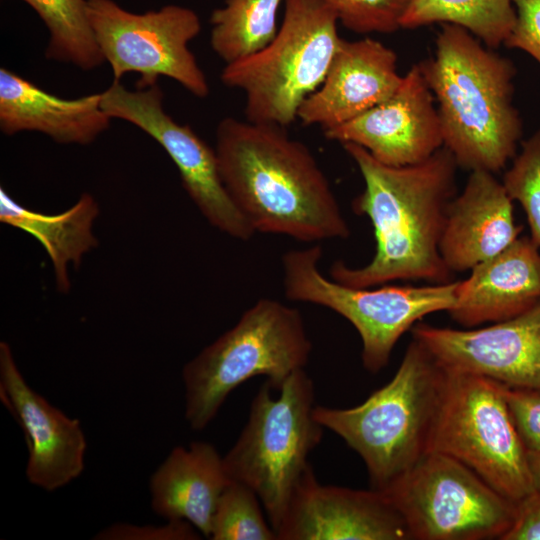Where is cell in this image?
<instances>
[{"label": "cell", "instance_id": "cell-28", "mask_svg": "<svg viewBox=\"0 0 540 540\" xmlns=\"http://www.w3.org/2000/svg\"><path fill=\"white\" fill-rule=\"evenodd\" d=\"M347 29L360 33H392L401 28L409 0H322Z\"/></svg>", "mask_w": 540, "mask_h": 540}, {"label": "cell", "instance_id": "cell-7", "mask_svg": "<svg viewBox=\"0 0 540 540\" xmlns=\"http://www.w3.org/2000/svg\"><path fill=\"white\" fill-rule=\"evenodd\" d=\"M274 39L255 54L226 64L220 79L245 95L246 120L288 127L323 82L339 37L335 12L322 0H285Z\"/></svg>", "mask_w": 540, "mask_h": 540}, {"label": "cell", "instance_id": "cell-8", "mask_svg": "<svg viewBox=\"0 0 540 540\" xmlns=\"http://www.w3.org/2000/svg\"><path fill=\"white\" fill-rule=\"evenodd\" d=\"M321 258L319 245L282 255L285 296L326 307L348 320L362 341L363 366L372 373L387 366L396 343L417 321L455 305L458 281L419 287H350L323 275Z\"/></svg>", "mask_w": 540, "mask_h": 540}, {"label": "cell", "instance_id": "cell-22", "mask_svg": "<svg viewBox=\"0 0 540 540\" xmlns=\"http://www.w3.org/2000/svg\"><path fill=\"white\" fill-rule=\"evenodd\" d=\"M98 213V204L88 193L61 213L45 214L24 207L0 189V221L41 243L52 262L57 288L64 293L70 288L69 264L78 267L83 255L97 245L92 228Z\"/></svg>", "mask_w": 540, "mask_h": 540}, {"label": "cell", "instance_id": "cell-2", "mask_svg": "<svg viewBox=\"0 0 540 540\" xmlns=\"http://www.w3.org/2000/svg\"><path fill=\"white\" fill-rule=\"evenodd\" d=\"M215 150L225 187L255 233L306 243L350 236L328 178L286 127L226 117Z\"/></svg>", "mask_w": 540, "mask_h": 540}, {"label": "cell", "instance_id": "cell-30", "mask_svg": "<svg viewBox=\"0 0 540 540\" xmlns=\"http://www.w3.org/2000/svg\"><path fill=\"white\" fill-rule=\"evenodd\" d=\"M516 20L504 45L529 54L540 65V0H512Z\"/></svg>", "mask_w": 540, "mask_h": 540}, {"label": "cell", "instance_id": "cell-25", "mask_svg": "<svg viewBox=\"0 0 540 540\" xmlns=\"http://www.w3.org/2000/svg\"><path fill=\"white\" fill-rule=\"evenodd\" d=\"M40 17L49 32L48 60L82 70L105 62L90 25L87 0H22Z\"/></svg>", "mask_w": 540, "mask_h": 540}, {"label": "cell", "instance_id": "cell-17", "mask_svg": "<svg viewBox=\"0 0 540 540\" xmlns=\"http://www.w3.org/2000/svg\"><path fill=\"white\" fill-rule=\"evenodd\" d=\"M396 53L382 42L341 40L322 84L298 111L323 131L342 125L387 100L400 86Z\"/></svg>", "mask_w": 540, "mask_h": 540}, {"label": "cell", "instance_id": "cell-6", "mask_svg": "<svg viewBox=\"0 0 540 540\" xmlns=\"http://www.w3.org/2000/svg\"><path fill=\"white\" fill-rule=\"evenodd\" d=\"M273 390L268 381L260 387L246 425L223 460L230 480L257 494L277 534L311 468L308 457L323 427L313 416L314 385L304 369L292 373L277 395Z\"/></svg>", "mask_w": 540, "mask_h": 540}, {"label": "cell", "instance_id": "cell-24", "mask_svg": "<svg viewBox=\"0 0 540 540\" xmlns=\"http://www.w3.org/2000/svg\"><path fill=\"white\" fill-rule=\"evenodd\" d=\"M285 0H226L210 16V45L225 65L255 54L276 36Z\"/></svg>", "mask_w": 540, "mask_h": 540}, {"label": "cell", "instance_id": "cell-32", "mask_svg": "<svg viewBox=\"0 0 540 540\" xmlns=\"http://www.w3.org/2000/svg\"><path fill=\"white\" fill-rule=\"evenodd\" d=\"M502 540H540V494L532 493L517 504L515 521Z\"/></svg>", "mask_w": 540, "mask_h": 540}, {"label": "cell", "instance_id": "cell-15", "mask_svg": "<svg viewBox=\"0 0 540 540\" xmlns=\"http://www.w3.org/2000/svg\"><path fill=\"white\" fill-rule=\"evenodd\" d=\"M278 540H409L407 524L381 491L320 484L310 468L277 530Z\"/></svg>", "mask_w": 540, "mask_h": 540}, {"label": "cell", "instance_id": "cell-10", "mask_svg": "<svg viewBox=\"0 0 540 540\" xmlns=\"http://www.w3.org/2000/svg\"><path fill=\"white\" fill-rule=\"evenodd\" d=\"M379 491L401 513L416 540H502L517 515L516 503L440 452L425 454Z\"/></svg>", "mask_w": 540, "mask_h": 540}, {"label": "cell", "instance_id": "cell-11", "mask_svg": "<svg viewBox=\"0 0 540 540\" xmlns=\"http://www.w3.org/2000/svg\"><path fill=\"white\" fill-rule=\"evenodd\" d=\"M87 11L99 49L114 76L140 74L136 87L175 80L199 98L209 94L207 78L189 49L201 22L190 8L169 4L134 13L113 0H87Z\"/></svg>", "mask_w": 540, "mask_h": 540}, {"label": "cell", "instance_id": "cell-5", "mask_svg": "<svg viewBox=\"0 0 540 540\" xmlns=\"http://www.w3.org/2000/svg\"><path fill=\"white\" fill-rule=\"evenodd\" d=\"M311 351L301 312L275 299H259L184 366L188 425L203 430L227 396L250 378L266 376L279 389L292 373L304 369Z\"/></svg>", "mask_w": 540, "mask_h": 540}, {"label": "cell", "instance_id": "cell-1", "mask_svg": "<svg viewBox=\"0 0 540 540\" xmlns=\"http://www.w3.org/2000/svg\"><path fill=\"white\" fill-rule=\"evenodd\" d=\"M343 148L364 181L352 208L370 220L376 248L361 267L333 262L330 277L357 288L396 280L451 282L453 273L439 251L447 209L456 196L458 165L450 151L443 146L421 162L390 166L359 145L346 143Z\"/></svg>", "mask_w": 540, "mask_h": 540}, {"label": "cell", "instance_id": "cell-13", "mask_svg": "<svg viewBox=\"0 0 540 540\" xmlns=\"http://www.w3.org/2000/svg\"><path fill=\"white\" fill-rule=\"evenodd\" d=\"M411 332L445 368L509 387L540 390V303L487 327L452 329L418 323Z\"/></svg>", "mask_w": 540, "mask_h": 540}, {"label": "cell", "instance_id": "cell-4", "mask_svg": "<svg viewBox=\"0 0 540 540\" xmlns=\"http://www.w3.org/2000/svg\"><path fill=\"white\" fill-rule=\"evenodd\" d=\"M446 378V368L413 339L393 378L363 403L315 405L313 416L362 458L371 488L383 490L428 453Z\"/></svg>", "mask_w": 540, "mask_h": 540}, {"label": "cell", "instance_id": "cell-14", "mask_svg": "<svg viewBox=\"0 0 540 540\" xmlns=\"http://www.w3.org/2000/svg\"><path fill=\"white\" fill-rule=\"evenodd\" d=\"M324 136L361 146L379 162L406 166L421 162L443 147L435 98L419 63L403 75L397 90L385 101Z\"/></svg>", "mask_w": 540, "mask_h": 540}, {"label": "cell", "instance_id": "cell-33", "mask_svg": "<svg viewBox=\"0 0 540 540\" xmlns=\"http://www.w3.org/2000/svg\"><path fill=\"white\" fill-rule=\"evenodd\" d=\"M533 491L540 494V452H527Z\"/></svg>", "mask_w": 540, "mask_h": 540}, {"label": "cell", "instance_id": "cell-19", "mask_svg": "<svg viewBox=\"0 0 540 540\" xmlns=\"http://www.w3.org/2000/svg\"><path fill=\"white\" fill-rule=\"evenodd\" d=\"M540 248L518 237L458 281L456 302L448 311L465 328L521 315L540 303Z\"/></svg>", "mask_w": 540, "mask_h": 540}, {"label": "cell", "instance_id": "cell-29", "mask_svg": "<svg viewBox=\"0 0 540 540\" xmlns=\"http://www.w3.org/2000/svg\"><path fill=\"white\" fill-rule=\"evenodd\" d=\"M504 392L527 452H540V390L505 385Z\"/></svg>", "mask_w": 540, "mask_h": 540}, {"label": "cell", "instance_id": "cell-23", "mask_svg": "<svg viewBox=\"0 0 540 540\" xmlns=\"http://www.w3.org/2000/svg\"><path fill=\"white\" fill-rule=\"evenodd\" d=\"M516 20L512 0H409L401 28L416 29L434 23L465 28L484 45H504Z\"/></svg>", "mask_w": 540, "mask_h": 540}, {"label": "cell", "instance_id": "cell-12", "mask_svg": "<svg viewBox=\"0 0 540 540\" xmlns=\"http://www.w3.org/2000/svg\"><path fill=\"white\" fill-rule=\"evenodd\" d=\"M101 106L111 119L133 124L162 146L187 194L212 226L238 240L252 238L255 231L222 180L216 150L166 113L158 83L130 90L114 80L101 92Z\"/></svg>", "mask_w": 540, "mask_h": 540}, {"label": "cell", "instance_id": "cell-9", "mask_svg": "<svg viewBox=\"0 0 540 540\" xmlns=\"http://www.w3.org/2000/svg\"><path fill=\"white\" fill-rule=\"evenodd\" d=\"M446 371L428 453L457 459L497 492L520 503L534 491L527 450L511 416L505 385L473 373Z\"/></svg>", "mask_w": 540, "mask_h": 540}, {"label": "cell", "instance_id": "cell-21", "mask_svg": "<svg viewBox=\"0 0 540 540\" xmlns=\"http://www.w3.org/2000/svg\"><path fill=\"white\" fill-rule=\"evenodd\" d=\"M230 481L211 443L178 446L150 478L151 507L167 521H186L209 538L218 500Z\"/></svg>", "mask_w": 540, "mask_h": 540}, {"label": "cell", "instance_id": "cell-26", "mask_svg": "<svg viewBox=\"0 0 540 540\" xmlns=\"http://www.w3.org/2000/svg\"><path fill=\"white\" fill-rule=\"evenodd\" d=\"M257 494L248 486L230 481L221 494L212 519L213 540H278L263 515Z\"/></svg>", "mask_w": 540, "mask_h": 540}, {"label": "cell", "instance_id": "cell-18", "mask_svg": "<svg viewBox=\"0 0 540 540\" xmlns=\"http://www.w3.org/2000/svg\"><path fill=\"white\" fill-rule=\"evenodd\" d=\"M513 200L494 173L471 171L463 191L450 202L439 251L453 272L471 270L500 253L522 231Z\"/></svg>", "mask_w": 540, "mask_h": 540}, {"label": "cell", "instance_id": "cell-20", "mask_svg": "<svg viewBox=\"0 0 540 540\" xmlns=\"http://www.w3.org/2000/svg\"><path fill=\"white\" fill-rule=\"evenodd\" d=\"M111 120L101 106V93L64 99L0 69V129L6 135L33 131L57 143L86 145L106 131Z\"/></svg>", "mask_w": 540, "mask_h": 540}, {"label": "cell", "instance_id": "cell-3", "mask_svg": "<svg viewBox=\"0 0 540 540\" xmlns=\"http://www.w3.org/2000/svg\"><path fill=\"white\" fill-rule=\"evenodd\" d=\"M419 65L435 98L443 146L458 167L491 173L505 168L523 134L513 61L465 28L442 24L434 55Z\"/></svg>", "mask_w": 540, "mask_h": 540}, {"label": "cell", "instance_id": "cell-31", "mask_svg": "<svg viewBox=\"0 0 540 540\" xmlns=\"http://www.w3.org/2000/svg\"><path fill=\"white\" fill-rule=\"evenodd\" d=\"M196 528L186 521H167L162 526H137L115 523L101 530L94 539L100 540H192L199 539Z\"/></svg>", "mask_w": 540, "mask_h": 540}, {"label": "cell", "instance_id": "cell-27", "mask_svg": "<svg viewBox=\"0 0 540 540\" xmlns=\"http://www.w3.org/2000/svg\"><path fill=\"white\" fill-rule=\"evenodd\" d=\"M502 183L511 199L522 206L530 238L540 248V130L521 143Z\"/></svg>", "mask_w": 540, "mask_h": 540}, {"label": "cell", "instance_id": "cell-16", "mask_svg": "<svg viewBox=\"0 0 540 540\" xmlns=\"http://www.w3.org/2000/svg\"><path fill=\"white\" fill-rule=\"evenodd\" d=\"M0 389L4 403L24 431L27 480L52 492L79 477L87 448L79 420L68 417L30 387L17 367L10 346L3 341Z\"/></svg>", "mask_w": 540, "mask_h": 540}]
</instances>
